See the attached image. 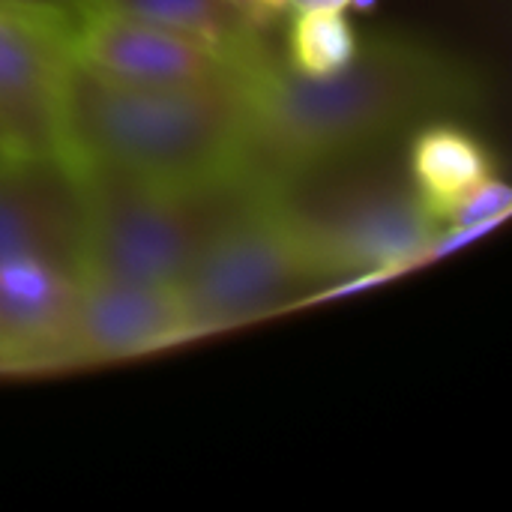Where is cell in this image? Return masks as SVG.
Masks as SVG:
<instances>
[{
  "label": "cell",
  "mask_w": 512,
  "mask_h": 512,
  "mask_svg": "<svg viewBox=\"0 0 512 512\" xmlns=\"http://www.w3.org/2000/svg\"><path fill=\"white\" fill-rule=\"evenodd\" d=\"M512 213V189L507 180H501L498 174L489 177L486 183H480L474 192H468L459 207L450 213L447 222L453 225H474V222H492V225H504Z\"/></svg>",
  "instance_id": "5bb4252c"
},
{
  "label": "cell",
  "mask_w": 512,
  "mask_h": 512,
  "mask_svg": "<svg viewBox=\"0 0 512 512\" xmlns=\"http://www.w3.org/2000/svg\"><path fill=\"white\" fill-rule=\"evenodd\" d=\"M60 162L114 165L162 180L252 168L240 69L192 84H126L69 57L60 93Z\"/></svg>",
  "instance_id": "7a4b0ae2"
},
{
  "label": "cell",
  "mask_w": 512,
  "mask_h": 512,
  "mask_svg": "<svg viewBox=\"0 0 512 512\" xmlns=\"http://www.w3.org/2000/svg\"><path fill=\"white\" fill-rule=\"evenodd\" d=\"M0 3H21V6H57V9H72L66 0H0Z\"/></svg>",
  "instance_id": "e0dca14e"
},
{
  "label": "cell",
  "mask_w": 512,
  "mask_h": 512,
  "mask_svg": "<svg viewBox=\"0 0 512 512\" xmlns=\"http://www.w3.org/2000/svg\"><path fill=\"white\" fill-rule=\"evenodd\" d=\"M72 6H93L120 15H132L177 33H186L216 51L234 66H243L264 42V36L246 30L225 0H75Z\"/></svg>",
  "instance_id": "7c38bea8"
},
{
  "label": "cell",
  "mask_w": 512,
  "mask_h": 512,
  "mask_svg": "<svg viewBox=\"0 0 512 512\" xmlns=\"http://www.w3.org/2000/svg\"><path fill=\"white\" fill-rule=\"evenodd\" d=\"M69 12L0 3V156L60 159Z\"/></svg>",
  "instance_id": "8992f818"
},
{
  "label": "cell",
  "mask_w": 512,
  "mask_h": 512,
  "mask_svg": "<svg viewBox=\"0 0 512 512\" xmlns=\"http://www.w3.org/2000/svg\"><path fill=\"white\" fill-rule=\"evenodd\" d=\"M240 78L249 162L270 180L393 147L420 123L477 108L483 78L462 57L405 33H375L330 78H300L261 45Z\"/></svg>",
  "instance_id": "6da1fadb"
},
{
  "label": "cell",
  "mask_w": 512,
  "mask_h": 512,
  "mask_svg": "<svg viewBox=\"0 0 512 512\" xmlns=\"http://www.w3.org/2000/svg\"><path fill=\"white\" fill-rule=\"evenodd\" d=\"M192 339L198 336L186 324L174 285H147L75 270L72 363H111Z\"/></svg>",
  "instance_id": "52a82bcc"
},
{
  "label": "cell",
  "mask_w": 512,
  "mask_h": 512,
  "mask_svg": "<svg viewBox=\"0 0 512 512\" xmlns=\"http://www.w3.org/2000/svg\"><path fill=\"white\" fill-rule=\"evenodd\" d=\"M21 255L78 270L81 201L60 159L0 156V264Z\"/></svg>",
  "instance_id": "9c48e42d"
},
{
  "label": "cell",
  "mask_w": 512,
  "mask_h": 512,
  "mask_svg": "<svg viewBox=\"0 0 512 512\" xmlns=\"http://www.w3.org/2000/svg\"><path fill=\"white\" fill-rule=\"evenodd\" d=\"M312 282V258L270 183L261 201L204 246L177 294L195 336H210L297 306V294Z\"/></svg>",
  "instance_id": "5b68a950"
},
{
  "label": "cell",
  "mask_w": 512,
  "mask_h": 512,
  "mask_svg": "<svg viewBox=\"0 0 512 512\" xmlns=\"http://www.w3.org/2000/svg\"><path fill=\"white\" fill-rule=\"evenodd\" d=\"M285 69L300 78H330L342 72L360 48V36L345 9H294L288 12Z\"/></svg>",
  "instance_id": "4fadbf2b"
},
{
  "label": "cell",
  "mask_w": 512,
  "mask_h": 512,
  "mask_svg": "<svg viewBox=\"0 0 512 512\" xmlns=\"http://www.w3.org/2000/svg\"><path fill=\"white\" fill-rule=\"evenodd\" d=\"M405 174L423 207L444 225L468 192L498 174V159L477 132L453 117H435L408 132Z\"/></svg>",
  "instance_id": "8fae6325"
},
{
  "label": "cell",
  "mask_w": 512,
  "mask_h": 512,
  "mask_svg": "<svg viewBox=\"0 0 512 512\" xmlns=\"http://www.w3.org/2000/svg\"><path fill=\"white\" fill-rule=\"evenodd\" d=\"M66 3H75V0H66Z\"/></svg>",
  "instance_id": "d6986e66"
},
{
  "label": "cell",
  "mask_w": 512,
  "mask_h": 512,
  "mask_svg": "<svg viewBox=\"0 0 512 512\" xmlns=\"http://www.w3.org/2000/svg\"><path fill=\"white\" fill-rule=\"evenodd\" d=\"M378 3H381V0H351V6H354V9H363V12L372 9V6H378Z\"/></svg>",
  "instance_id": "ac0fdd59"
},
{
  "label": "cell",
  "mask_w": 512,
  "mask_h": 512,
  "mask_svg": "<svg viewBox=\"0 0 512 512\" xmlns=\"http://www.w3.org/2000/svg\"><path fill=\"white\" fill-rule=\"evenodd\" d=\"M69 174L81 201L78 270L174 288L204 246L270 189L258 168L204 180H162L114 165H78Z\"/></svg>",
  "instance_id": "3957f363"
},
{
  "label": "cell",
  "mask_w": 512,
  "mask_h": 512,
  "mask_svg": "<svg viewBox=\"0 0 512 512\" xmlns=\"http://www.w3.org/2000/svg\"><path fill=\"white\" fill-rule=\"evenodd\" d=\"M66 48L75 63L126 84H192L240 69L186 33L93 6H72Z\"/></svg>",
  "instance_id": "ba28073f"
},
{
  "label": "cell",
  "mask_w": 512,
  "mask_h": 512,
  "mask_svg": "<svg viewBox=\"0 0 512 512\" xmlns=\"http://www.w3.org/2000/svg\"><path fill=\"white\" fill-rule=\"evenodd\" d=\"M75 273L33 255L0 264V360L9 366L72 363Z\"/></svg>",
  "instance_id": "30bf717a"
},
{
  "label": "cell",
  "mask_w": 512,
  "mask_h": 512,
  "mask_svg": "<svg viewBox=\"0 0 512 512\" xmlns=\"http://www.w3.org/2000/svg\"><path fill=\"white\" fill-rule=\"evenodd\" d=\"M225 3L237 15V21L258 36H267V30L291 12V0H225Z\"/></svg>",
  "instance_id": "9a60e30c"
},
{
  "label": "cell",
  "mask_w": 512,
  "mask_h": 512,
  "mask_svg": "<svg viewBox=\"0 0 512 512\" xmlns=\"http://www.w3.org/2000/svg\"><path fill=\"white\" fill-rule=\"evenodd\" d=\"M351 6V0H291V12L294 9H345Z\"/></svg>",
  "instance_id": "2e32d148"
},
{
  "label": "cell",
  "mask_w": 512,
  "mask_h": 512,
  "mask_svg": "<svg viewBox=\"0 0 512 512\" xmlns=\"http://www.w3.org/2000/svg\"><path fill=\"white\" fill-rule=\"evenodd\" d=\"M369 156L270 180L318 282H339L366 270L411 273L441 228L411 189L408 174L402 177L396 165L369 168Z\"/></svg>",
  "instance_id": "277c9868"
}]
</instances>
